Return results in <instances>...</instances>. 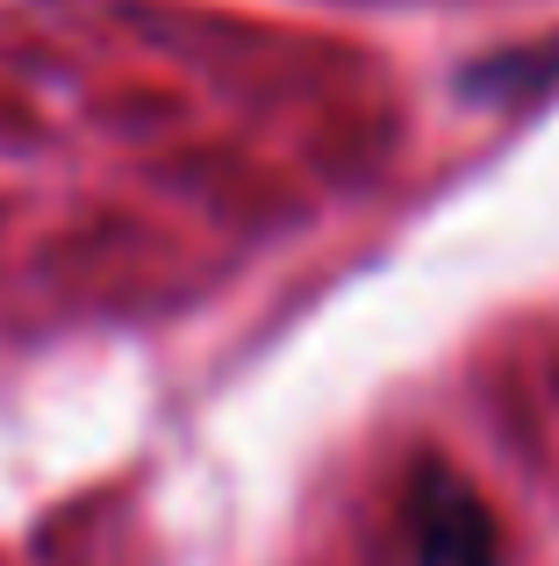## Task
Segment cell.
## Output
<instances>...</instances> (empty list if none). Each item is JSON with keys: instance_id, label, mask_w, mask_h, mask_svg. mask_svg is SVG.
<instances>
[{"instance_id": "7a4b0ae2", "label": "cell", "mask_w": 559, "mask_h": 566, "mask_svg": "<svg viewBox=\"0 0 559 566\" xmlns=\"http://www.w3.org/2000/svg\"><path fill=\"white\" fill-rule=\"evenodd\" d=\"M531 72H559V43H546L538 57H495V65H474V72H466V86H495V80H503V86H524Z\"/></svg>"}, {"instance_id": "6da1fadb", "label": "cell", "mask_w": 559, "mask_h": 566, "mask_svg": "<svg viewBox=\"0 0 559 566\" xmlns=\"http://www.w3.org/2000/svg\"><path fill=\"white\" fill-rule=\"evenodd\" d=\"M402 524H409L416 566H503V538H495L488 502L445 459H423L402 481Z\"/></svg>"}]
</instances>
